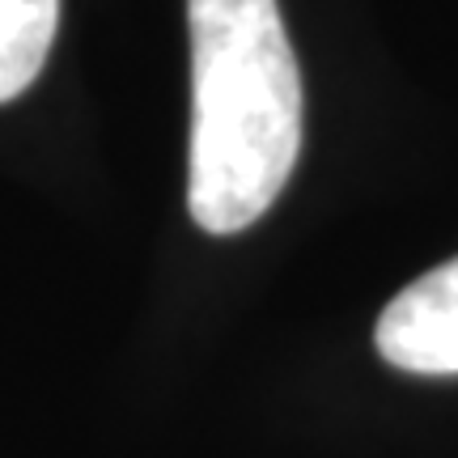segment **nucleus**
I'll list each match as a JSON object with an SVG mask.
<instances>
[{"label": "nucleus", "mask_w": 458, "mask_h": 458, "mask_svg": "<svg viewBox=\"0 0 458 458\" xmlns=\"http://www.w3.org/2000/svg\"><path fill=\"white\" fill-rule=\"evenodd\" d=\"M382 360L408 374H458V255L411 280L374 331Z\"/></svg>", "instance_id": "obj_2"}, {"label": "nucleus", "mask_w": 458, "mask_h": 458, "mask_svg": "<svg viewBox=\"0 0 458 458\" xmlns=\"http://www.w3.org/2000/svg\"><path fill=\"white\" fill-rule=\"evenodd\" d=\"M187 208L208 233L255 225L301 153V72L276 0H187Z\"/></svg>", "instance_id": "obj_1"}, {"label": "nucleus", "mask_w": 458, "mask_h": 458, "mask_svg": "<svg viewBox=\"0 0 458 458\" xmlns=\"http://www.w3.org/2000/svg\"><path fill=\"white\" fill-rule=\"evenodd\" d=\"M60 0H0V102L21 98L47 64Z\"/></svg>", "instance_id": "obj_3"}]
</instances>
